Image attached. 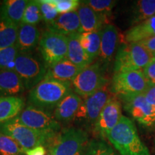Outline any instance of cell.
Returning a JSON list of instances; mask_svg holds the SVG:
<instances>
[{"mask_svg": "<svg viewBox=\"0 0 155 155\" xmlns=\"http://www.w3.org/2000/svg\"><path fill=\"white\" fill-rule=\"evenodd\" d=\"M19 50L16 45L11 47L0 48V70H13L15 71V62Z\"/></svg>", "mask_w": 155, "mask_h": 155, "instance_id": "f546056e", "label": "cell"}, {"mask_svg": "<svg viewBox=\"0 0 155 155\" xmlns=\"http://www.w3.org/2000/svg\"><path fill=\"white\" fill-rule=\"evenodd\" d=\"M57 9L58 14H66L76 11L81 5L78 0H49Z\"/></svg>", "mask_w": 155, "mask_h": 155, "instance_id": "836d02e7", "label": "cell"}, {"mask_svg": "<svg viewBox=\"0 0 155 155\" xmlns=\"http://www.w3.org/2000/svg\"><path fill=\"white\" fill-rule=\"evenodd\" d=\"M24 98L19 96H0V124L14 119L25 108Z\"/></svg>", "mask_w": 155, "mask_h": 155, "instance_id": "44dd1931", "label": "cell"}, {"mask_svg": "<svg viewBox=\"0 0 155 155\" xmlns=\"http://www.w3.org/2000/svg\"><path fill=\"white\" fill-rule=\"evenodd\" d=\"M148 85H155V58H152L150 63L142 71Z\"/></svg>", "mask_w": 155, "mask_h": 155, "instance_id": "e575fe53", "label": "cell"}, {"mask_svg": "<svg viewBox=\"0 0 155 155\" xmlns=\"http://www.w3.org/2000/svg\"><path fill=\"white\" fill-rule=\"evenodd\" d=\"M104 71L105 67L100 61L83 68L72 81L75 94L85 98L108 84V81L104 75Z\"/></svg>", "mask_w": 155, "mask_h": 155, "instance_id": "52a82bcc", "label": "cell"}, {"mask_svg": "<svg viewBox=\"0 0 155 155\" xmlns=\"http://www.w3.org/2000/svg\"><path fill=\"white\" fill-rule=\"evenodd\" d=\"M57 132L31 129L15 119L0 124V133L12 138L24 150H30L38 146L45 147L48 141Z\"/></svg>", "mask_w": 155, "mask_h": 155, "instance_id": "277c9868", "label": "cell"}, {"mask_svg": "<svg viewBox=\"0 0 155 155\" xmlns=\"http://www.w3.org/2000/svg\"><path fill=\"white\" fill-rule=\"evenodd\" d=\"M39 4L42 20L46 23V25L52 22L58 17L57 9L49 0H40L39 1Z\"/></svg>", "mask_w": 155, "mask_h": 155, "instance_id": "d6a6232c", "label": "cell"}, {"mask_svg": "<svg viewBox=\"0 0 155 155\" xmlns=\"http://www.w3.org/2000/svg\"><path fill=\"white\" fill-rule=\"evenodd\" d=\"M41 34L35 25L21 24L18 28L16 45L20 53H31L38 47Z\"/></svg>", "mask_w": 155, "mask_h": 155, "instance_id": "ac0fdd59", "label": "cell"}, {"mask_svg": "<svg viewBox=\"0 0 155 155\" xmlns=\"http://www.w3.org/2000/svg\"><path fill=\"white\" fill-rule=\"evenodd\" d=\"M152 57H153V58H155V52H154V53H152Z\"/></svg>", "mask_w": 155, "mask_h": 155, "instance_id": "f35d334b", "label": "cell"}, {"mask_svg": "<svg viewBox=\"0 0 155 155\" xmlns=\"http://www.w3.org/2000/svg\"><path fill=\"white\" fill-rule=\"evenodd\" d=\"M82 101L80 96L73 91L71 92L56 106L53 113L54 118L58 122L63 123L73 121Z\"/></svg>", "mask_w": 155, "mask_h": 155, "instance_id": "e0dca14e", "label": "cell"}, {"mask_svg": "<svg viewBox=\"0 0 155 155\" xmlns=\"http://www.w3.org/2000/svg\"><path fill=\"white\" fill-rule=\"evenodd\" d=\"M38 49L48 68L68 58V39L67 36L46 30L41 35Z\"/></svg>", "mask_w": 155, "mask_h": 155, "instance_id": "9c48e42d", "label": "cell"}, {"mask_svg": "<svg viewBox=\"0 0 155 155\" xmlns=\"http://www.w3.org/2000/svg\"><path fill=\"white\" fill-rule=\"evenodd\" d=\"M101 30L90 32L80 33L79 41L83 49L93 61L98 57L100 53L101 40Z\"/></svg>", "mask_w": 155, "mask_h": 155, "instance_id": "d4e9b609", "label": "cell"}, {"mask_svg": "<svg viewBox=\"0 0 155 155\" xmlns=\"http://www.w3.org/2000/svg\"><path fill=\"white\" fill-rule=\"evenodd\" d=\"M18 28L0 14V48L11 47L16 44Z\"/></svg>", "mask_w": 155, "mask_h": 155, "instance_id": "4316f807", "label": "cell"}, {"mask_svg": "<svg viewBox=\"0 0 155 155\" xmlns=\"http://www.w3.org/2000/svg\"><path fill=\"white\" fill-rule=\"evenodd\" d=\"M151 54L155 52V37L147 38L137 42Z\"/></svg>", "mask_w": 155, "mask_h": 155, "instance_id": "8d00e7d4", "label": "cell"}, {"mask_svg": "<svg viewBox=\"0 0 155 155\" xmlns=\"http://www.w3.org/2000/svg\"><path fill=\"white\" fill-rule=\"evenodd\" d=\"M77 12L80 19V33L101 30L108 24L107 16L96 12L84 2H81Z\"/></svg>", "mask_w": 155, "mask_h": 155, "instance_id": "9a60e30c", "label": "cell"}, {"mask_svg": "<svg viewBox=\"0 0 155 155\" xmlns=\"http://www.w3.org/2000/svg\"><path fill=\"white\" fill-rule=\"evenodd\" d=\"M47 30L65 36L79 32L81 30L80 19L78 12L58 15L55 20L46 25Z\"/></svg>", "mask_w": 155, "mask_h": 155, "instance_id": "2e32d148", "label": "cell"}, {"mask_svg": "<svg viewBox=\"0 0 155 155\" xmlns=\"http://www.w3.org/2000/svg\"><path fill=\"white\" fill-rule=\"evenodd\" d=\"M155 0H139L134 2L131 9V24L133 26L154 17Z\"/></svg>", "mask_w": 155, "mask_h": 155, "instance_id": "484cf974", "label": "cell"}, {"mask_svg": "<svg viewBox=\"0 0 155 155\" xmlns=\"http://www.w3.org/2000/svg\"><path fill=\"white\" fill-rule=\"evenodd\" d=\"M67 37L68 39V59L81 69L92 64V61L81 45L79 41L80 33L76 32Z\"/></svg>", "mask_w": 155, "mask_h": 155, "instance_id": "7402d4cb", "label": "cell"}, {"mask_svg": "<svg viewBox=\"0 0 155 155\" xmlns=\"http://www.w3.org/2000/svg\"><path fill=\"white\" fill-rule=\"evenodd\" d=\"M144 95L147 103L155 107V85H149Z\"/></svg>", "mask_w": 155, "mask_h": 155, "instance_id": "d590c367", "label": "cell"}, {"mask_svg": "<svg viewBox=\"0 0 155 155\" xmlns=\"http://www.w3.org/2000/svg\"><path fill=\"white\" fill-rule=\"evenodd\" d=\"M0 5H1V3H0Z\"/></svg>", "mask_w": 155, "mask_h": 155, "instance_id": "ab89813d", "label": "cell"}, {"mask_svg": "<svg viewBox=\"0 0 155 155\" xmlns=\"http://www.w3.org/2000/svg\"><path fill=\"white\" fill-rule=\"evenodd\" d=\"M152 37H155V16L131 27L125 35V41L128 43L139 42Z\"/></svg>", "mask_w": 155, "mask_h": 155, "instance_id": "cb8c5ba5", "label": "cell"}, {"mask_svg": "<svg viewBox=\"0 0 155 155\" xmlns=\"http://www.w3.org/2000/svg\"><path fill=\"white\" fill-rule=\"evenodd\" d=\"M83 2L96 12L107 17L111 14L116 4V2L113 0H87Z\"/></svg>", "mask_w": 155, "mask_h": 155, "instance_id": "1f68e13d", "label": "cell"}, {"mask_svg": "<svg viewBox=\"0 0 155 155\" xmlns=\"http://www.w3.org/2000/svg\"><path fill=\"white\" fill-rule=\"evenodd\" d=\"M148 83L142 71H124L114 73L111 91L116 96L144 94Z\"/></svg>", "mask_w": 155, "mask_h": 155, "instance_id": "30bf717a", "label": "cell"}, {"mask_svg": "<svg viewBox=\"0 0 155 155\" xmlns=\"http://www.w3.org/2000/svg\"><path fill=\"white\" fill-rule=\"evenodd\" d=\"M82 70L66 58L48 68L45 79L52 78L72 83Z\"/></svg>", "mask_w": 155, "mask_h": 155, "instance_id": "ffe728a7", "label": "cell"}, {"mask_svg": "<svg viewBox=\"0 0 155 155\" xmlns=\"http://www.w3.org/2000/svg\"><path fill=\"white\" fill-rule=\"evenodd\" d=\"M19 75L13 70H0V96H17L25 91Z\"/></svg>", "mask_w": 155, "mask_h": 155, "instance_id": "d6986e66", "label": "cell"}, {"mask_svg": "<svg viewBox=\"0 0 155 155\" xmlns=\"http://www.w3.org/2000/svg\"><path fill=\"white\" fill-rule=\"evenodd\" d=\"M15 71L22 79L25 89L32 90L44 80L48 67L30 53L19 52L15 59Z\"/></svg>", "mask_w": 155, "mask_h": 155, "instance_id": "8992f818", "label": "cell"}, {"mask_svg": "<svg viewBox=\"0 0 155 155\" xmlns=\"http://www.w3.org/2000/svg\"><path fill=\"white\" fill-rule=\"evenodd\" d=\"M72 83L45 78L30 90L28 103L30 106L49 112L73 91Z\"/></svg>", "mask_w": 155, "mask_h": 155, "instance_id": "6da1fadb", "label": "cell"}, {"mask_svg": "<svg viewBox=\"0 0 155 155\" xmlns=\"http://www.w3.org/2000/svg\"><path fill=\"white\" fill-rule=\"evenodd\" d=\"M108 139L121 155H150V151L139 138L134 124L124 116H121L109 133Z\"/></svg>", "mask_w": 155, "mask_h": 155, "instance_id": "7a4b0ae2", "label": "cell"}, {"mask_svg": "<svg viewBox=\"0 0 155 155\" xmlns=\"http://www.w3.org/2000/svg\"><path fill=\"white\" fill-rule=\"evenodd\" d=\"M121 103L117 96L113 95L103 108L93 130L95 135L101 139H108L111 131L121 119Z\"/></svg>", "mask_w": 155, "mask_h": 155, "instance_id": "4fadbf2b", "label": "cell"}, {"mask_svg": "<svg viewBox=\"0 0 155 155\" xmlns=\"http://www.w3.org/2000/svg\"><path fill=\"white\" fill-rule=\"evenodd\" d=\"M117 97L125 111L140 124L147 127L155 126V107L147 103L144 94Z\"/></svg>", "mask_w": 155, "mask_h": 155, "instance_id": "8fae6325", "label": "cell"}, {"mask_svg": "<svg viewBox=\"0 0 155 155\" xmlns=\"http://www.w3.org/2000/svg\"><path fill=\"white\" fill-rule=\"evenodd\" d=\"M119 40V32L114 25L108 24L103 28L98 58H100L99 61L104 67L108 65L113 59Z\"/></svg>", "mask_w": 155, "mask_h": 155, "instance_id": "5bb4252c", "label": "cell"}, {"mask_svg": "<svg viewBox=\"0 0 155 155\" xmlns=\"http://www.w3.org/2000/svg\"><path fill=\"white\" fill-rule=\"evenodd\" d=\"M89 142L88 133L76 127L58 131L46 145L50 155H83Z\"/></svg>", "mask_w": 155, "mask_h": 155, "instance_id": "3957f363", "label": "cell"}, {"mask_svg": "<svg viewBox=\"0 0 155 155\" xmlns=\"http://www.w3.org/2000/svg\"><path fill=\"white\" fill-rule=\"evenodd\" d=\"M0 155H26L25 150L16 141L0 133Z\"/></svg>", "mask_w": 155, "mask_h": 155, "instance_id": "83f0119b", "label": "cell"}, {"mask_svg": "<svg viewBox=\"0 0 155 155\" xmlns=\"http://www.w3.org/2000/svg\"><path fill=\"white\" fill-rule=\"evenodd\" d=\"M154 16H155V14H154Z\"/></svg>", "mask_w": 155, "mask_h": 155, "instance_id": "60d3db41", "label": "cell"}, {"mask_svg": "<svg viewBox=\"0 0 155 155\" xmlns=\"http://www.w3.org/2000/svg\"><path fill=\"white\" fill-rule=\"evenodd\" d=\"M46 148L44 146H38L30 150H25V153L26 155H45Z\"/></svg>", "mask_w": 155, "mask_h": 155, "instance_id": "74e56055", "label": "cell"}, {"mask_svg": "<svg viewBox=\"0 0 155 155\" xmlns=\"http://www.w3.org/2000/svg\"><path fill=\"white\" fill-rule=\"evenodd\" d=\"M14 119L36 130L55 132L61 130V125L54 118L53 114L30 105L25 107Z\"/></svg>", "mask_w": 155, "mask_h": 155, "instance_id": "7c38bea8", "label": "cell"}, {"mask_svg": "<svg viewBox=\"0 0 155 155\" xmlns=\"http://www.w3.org/2000/svg\"><path fill=\"white\" fill-rule=\"evenodd\" d=\"M83 155H117L109 145L103 140L89 141Z\"/></svg>", "mask_w": 155, "mask_h": 155, "instance_id": "4dcf8cb0", "label": "cell"}, {"mask_svg": "<svg viewBox=\"0 0 155 155\" xmlns=\"http://www.w3.org/2000/svg\"><path fill=\"white\" fill-rule=\"evenodd\" d=\"M29 1L6 0L0 5V14L17 27L22 24L23 15Z\"/></svg>", "mask_w": 155, "mask_h": 155, "instance_id": "603a6c76", "label": "cell"}, {"mask_svg": "<svg viewBox=\"0 0 155 155\" xmlns=\"http://www.w3.org/2000/svg\"><path fill=\"white\" fill-rule=\"evenodd\" d=\"M108 83L94 94L85 98L78 110L74 121L87 127L94 128L101 112L113 96Z\"/></svg>", "mask_w": 155, "mask_h": 155, "instance_id": "ba28073f", "label": "cell"}, {"mask_svg": "<svg viewBox=\"0 0 155 155\" xmlns=\"http://www.w3.org/2000/svg\"><path fill=\"white\" fill-rule=\"evenodd\" d=\"M152 58V54L137 42L122 43L116 54L114 72L143 71Z\"/></svg>", "mask_w": 155, "mask_h": 155, "instance_id": "5b68a950", "label": "cell"}, {"mask_svg": "<svg viewBox=\"0 0 155 155\" xmlns=\"http://www.w3.org/2000/svg\"><path fill=\"white\" fill-rule=\"evenodd\" d=\"M42 20L39 1H29L25 8L22 23L36 25Z\"/></svg>", "mask_w": 155, "mask_h": 155, "instance_id": "f1b7e54d", "label": "cell"}]
</instances>
